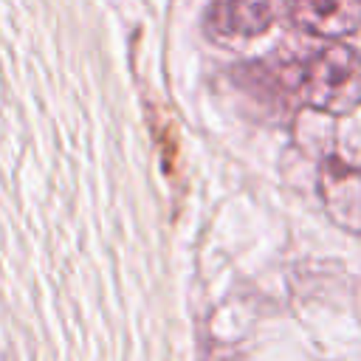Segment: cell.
<instances>
[{"instance_id": "obj_1", "label": "cell", "mask_w": 361, "mask_h": 361, "mask_svg": "<svg viewBox=\"0 0 361 361\" xmlns=\"http://www.w3.org/2000/svg\"><path fill=\"white\" fill-rule=\"evenodd\" d=\"M276 79L282 90H290L313 110L347 116L361 107V51L344 42L319 48L305 62L279 71Z\"/></svg>"}, {"instance_id": "obj_2", "label": "cell", "mask_w": 361, "mask_h": 361, "mask_svg": "<svg viewBox=\"0 0 361 361\" xmlns=\"http://www.w3.org/2000/svg\"><path fill=\"white\" fill-rule=\"evenodd\" d=\"M319 195L327 217L350 231L361 234V169L341 161L338 155H327L319 166Z\"/></svg>"}, {"instance_id": "obj_3", "label": "cell", "mask_w": 361, "mask_h": 361, "mask_svg": "<svg viewBox=\"0 0 361 361\" xmlns=\"http://www.w3.org/2000/svg\"><path fill=\"white\" fill-rule=\"evenodd\" d=\"M290 17L307 34L341 39L361 28V0H293Z\"/></svg>"}, {"instance_id": "obj_4", "label": "cell", "mask_w": 361, "mask_h": 361, "mask_svg": "<svg viewBox=\"0 0 361 361\" xmlns=\"http://www.w3.org/2000/svg\"><path fill=\"white\" fill-rule=\"evenodd\" d=\"M276 17V0H214L209 25L217 37L245 39L262 34Z\"/></svg>"}]
</instances>
